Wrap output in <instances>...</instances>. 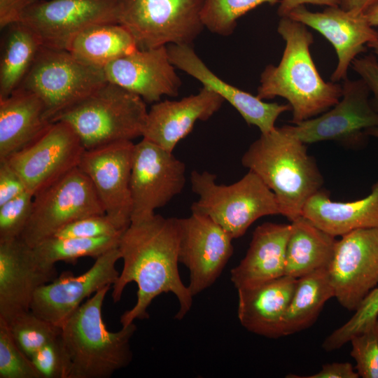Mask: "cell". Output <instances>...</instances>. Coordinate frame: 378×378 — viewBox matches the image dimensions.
<instances>
[{"label":"cell","instance_id":"cell-1","mask_svg":"<svg viewBox=\"0 0 378 378\" xmlns=\"http://www.w3.org/2000/svg\"><path fill=\"white\" fill-rule=\"evenodd\" d=\"M180 223L178 218L159 214L131 222L120 238L118 249L123 267L113 284L112 299L118 302L131 282L137 286L134 305L120 316L122 326L149 318L148 308L162 293H173L179 304L175 318L189 312L193 296L178 272Z\"/></svg>","mask_w":378,"mask_h":378},{"label":"cell","instance_id":"cell-2","mask_svg":"<svg viewBox=\"0 0 378 378\" xmlns=\"http://www.w3.org/2000/svg\"><path fill=\"white\" fill-rule=\"evenodd\" d=\"M277 32L285 41L283 55L278 65L268 64L261 73L256 96L286 99L295 124L335 106L342 97V85L322 78L310 52L314 36L306 25L281 17Z\"/></svg>","mask_w":378,"mask_h":378},{"label":"cell","instance_id":"cell-3","mask_svg":"<svg viewBox=\"0 0 378 378\" xmlns=\"http://www.w3.org/2000/svg\"><path fill=\"white\" fill-rule=\"evenodd\" d=\"M307 144L288 125L261 134L244 153L242 165L255 173L274 192L281 214L290 222L307 201L321 190L323 177Z\"/></svg>","mask_w":378,"mask_h":378},{"label":"cell","instance_id":"cell-4","mask_svg":"<svg viewBox=\"0 0 378 378\" xmlns=\"http://www.w3.org/2000/svg\"><path fill=\"white\" fill-rule=\"evenodd\" d=\"M112 286L88 298L61 327V337L71 361L70 378H108L132 360L130 340L134 323L108 330L102 309Z\"/></svg>","mask_w":378,"mask_h":378},{"label":"cell","instance_id":"cell-5","mask_svg":"<svg viewBox=\"0 0 378 378\" xmlns=\"http://www.w3.org/2000/svg\"><path fill=\"white\" fill-rule=\"evenodd\" d=\"M147 114L141 97L107 82L59 113L52 122H67L89 150L142 136Z\"/></svg>","mask_w":378,"mask_h":378},{"label":"cell","instance_id":"cell-6","mask_svg":"<svg viewBox=\"0 0 378 378\" xmlns=\"http://www.w3.org/2000/svg\"><path fill=\"white\" fill-rule=\"evenodd\" d=\"M192 190L198 199L191 205L194 213L212 219L236 239L261 217L281 214L274 192L253 172L248 170L238 181L223 185L207 171H192Z\"/></svg>","mask_w":378,"mask_h":378},{"label":"cell","instance_id":"cell-7","mask_svg":"<svg viewBox=\"0 0 378 378\" xmlns=\"http://www.w3.org/2000/svg\"><path fill=\"white\" fill-rule=\"evenodd\" d=\"M107 82L103 69L83 62L68 50L42 46L19 88L41 99L52 122Z\"/></svg>","mask_w":378,"mask_h":378},{"label":"cell","instance_id":"cell-8","mask_svg":"<svg viewBox=\"0 0 378 378\" xmlns=\"http://www.w3.org/2000/svg\"><path fill=\"white\" fill-rule=\"evenodd\" d=\"M204 1L120 0L118 24L130 31L138 49L191 45L204 28Z\"/></svg>","mask_w":378,"mask_h":378},{"label":"cell","instance_id":"cell-9","mask_svg":"<svg viewBox=\"0 0 378 378\" xmlns=\"http://www.w3.org/2000/svg\"><path fill=\"white\" fill-rule=\"evenodd\" d=\"M102 214L91 181L77 167L34 195L31 217L20 238L34 247L75 220Z\"/></svg>","mask_w":378,"mask_h":378},{"label":"cell","instance_id":"cell-10","mask_svg":"<svg viewBox=\"0 0 378 378\" xmlns=\"http://www.w3.org/2000/svg\"><path fill=\"white\" fill-rule=\"evenodd\" d=\"M186 165L172 152L142 139L132 155L131 222L148 218L183 190Z\"/></svg>","mask_w":378,"mask_h":378},{"label":"cell","instance_id":"cell-11","mask_svg":"<svg viewBox=\"0 0 378 378\" xmlns=\"http://www.w3.org/2000/svg\"><path fill=\"white\" fill-rule=\"evenodd\" d=\"M120 0H39L19 22L32 29L43 46L67 50L85 29L118 23Z\"/></svg>","mask_w":378,"mask_h":378},{"label":"cell","instance_id":"cell-12","mask_svg":"<svg viewBox=\"0 0 378 378\" xmlns=\"http://www.w3.org/2000/svg\"><path fill=\"white\" fill-rule=\"evenodd\" d=\"M340 101L324 113L288 125L305 144L333 141L347 146L363 143L367 130L378 127V113L370 101V92L361 79L343 81Z\"/></svg>","mask_w":378,"mask_h":378},{"label":"cell","instance_id":"cell-13","mask_svg":"<svg viewBox=\"0 0 378 378\" xmlns=\"http://www.w3.org/2000/svg\"><path fill=\"white\" fill-rule=\"evenodd\" d=\"M328 271L335 298L345 309L355 311L378 285V227L342 236Z\"/></svg>","mask_w":378,"mask_h":378},{"label":"cell","instance_id":"cell-14","mask_svg":"<svg viewBox=\"0 0 378 378\" xmlns=\"http://www.w3.org/2000/svg\"><path fill=\"white\" fill-rule=\"evenodd\" d=\"M85 150L67 122L56 121L35 141L7 160L34 196L78 167Z\"/></svg>","mask_w":378,"mask_h":378},{"label":"cell","instance_id":"cell-15","mask_svg":"<svg viewBox=\"0 0 378 378\" xmlns=\"http://www.w3.org/2000/svg\"><path fill=\"white\" fill-rule=\"evenodd\" d=\"M134 146L132 141H122L85 150L78 165L91 181L105 214L122 231L131 223Z\"/></svg>","mask_w":378,"mask_h":378},{"label":"cell","instance_id":"cell-16","mask_svg":"<svg viewBox=\"0 0 378 378\" xmlns=\"http://www.w3.org/2000/svg\"><path fill=\"white\" fill-rule=\"evenodd\" d=\"M120 259L118 247L96 258L93 265L80 275L62 272L36 290L30 310L61 328L85 299L106 286H113L120 274L115 267Z\"/></svg>","mask_w":378,"mask_h":378},{"label":"cell","instance_id":"cell-17","mask_svg":"<svg viewBox=\"0 0 378 378\" xmlns=\"http://www.w3.org/2000/svg\"><path fill=\"white\" fill-rule=\"evenodd\" d=\"M179 262L189 270L192 295L211 286L233 253V238L205 215L179 218Z\"/></svg>","mask_w":378,"mask_h":378},{"label":"cell","instance_id":"cell-18","mask_svg":"<svg viewBox=\"0 0 378 378\" xmlns=\"http://www.w3.org/2000/svg\"><path fill=\"white\" fill-rule=\"evenodd\" d=\"M287 17L315 29L332 44L337 56V64L330 77L334 83L348 78L352 62L378 37V31L364 13H354L340 6H328L319 12L300 6Z\"/></svg>","mask_w":378,"mask_h":378},{"label":"cell","instance_id":"cell-19","mask_svg":"<svg viewBox=\"0 0 378 378\" xmlns=\"http://www.w3.org/2000/svg\"><path fill=\"white\" fill-rule=\"evenodd\" d=\"M56 277L55 267L41 266L20 238L0 241V320L30 310L36 290Z\"/></svg>","mask_w":378,"mask_h":378},{"label":"cell","instance_id":"cell-20","mask_svg":"<svg viewBox=\"0 0 378 378\" xmlns=\"http://www.w3.org/2000/svg\"><path fill=\"white\" fill-rule=\"evenodd\" d=\"M108 82L158 102L162 96L178 94L181 80L172 64L167 46L136 50L104 67Z\"/></svg>","mask_w":378,"mask_h":378},{"label":"cell","instance_id":"cell-21","mask_svg":"<svg viewBox=\"0 0 378 378\" xmlns=\"http://www.w3.org/2000/svg\"><path fill=\"white\" fill-rule=\"evenodd\" d=\"M172 64L207 87L231 104L248 125L261 134L275 128V122L283 113L291 110L288 104L268 103L249 92L232 85L216 75L197 55L191 45L167 46Z\"/></svg>","mask_w":378,"mask_h":378},{"label":"cell","instance_id":"cell-22","mask_svg":"<svg viewBox=\"0 0 378 378\" xmlns=\"http://www.w3.org/2000/svg\"><path fill=\"white\" fill-rule=\"evenodd\" d=\"M224 102L216 92L204 86L197 94L180 100L159 101L148 111L142 137L173 152L176 144L190 133L197 121L207 120Z\"/></svg>","mask_w":378,"mask_h":378},{"label":"cell","instance_id":"cell-23","mask_svg":"<svg viewBox=\"0 0 378 378\" xmlns=\"http://www.w3.org/2000/svg\"><path fill=\"white\" fill-rule=\"evenodd\" d=\"M290 223L266 222L254 230L249 248L230 272L237 290L257 287L284 275Z\"/></svg>","mask_w":378,"mask_h":378},{"label":"cell","instance_id":"cell-24","mask_svg":"<svg viewBox=\"0 0 378 378\" xmlns=\"http://www.w3.org/2000/svg\"><path fill=\"white\" fill-rule=\"evenodd\" d=\"M297 279L284 275L260 286L237 290V316L248 331L270 338L281 337L284 314Z\"/></svg>","mask_w":378,"mask_h":378},{"label":"cell","instance_id":"cell-25","mask_svg":"<svg viewBox=\"0 0 378 378\" xmlns=\"http://www.w3.org/2000/svg\"><path fill=\"white\" fill-rule=\"evenodd\" d=\"M52 123L41 99L29 90L18 88L0 99V160L32 144Z\"/></svg>","mask_w":378,"mask_h":378},{"label":"cell","instance_id":"cell-26","mask_svg":"<svg viewBox=\"0 0 378 378\" xmlns=\"http://www.w3.org/2000/svg\"><path fill=\"white\" fill-rule=\"evenodd\" d=\"M301 216L334 237L378 227V181L368 196L352 202L332 201L321 189L307 201Z\"/></svg>","mask_w":378,"mask_h":378},{"label":"cell","instance_id":"cell-27","mask_svg":"<svg viewBox=\"0 0 378 378\" xmlns=\"http://www.w3.org/2000/svg\"><path fill=\"white\" fill-rule=\"evenodd\" d=\"M337 241L335 237L302 216L291 221L284 275L298 279L319 269L328 268Z\"/></svg>","mask_w":378,"mask_h":378},{"label":"cell","instance_id":"cell-28","mask_svg":"<svg viewBox=\"0 0 378 378\" xmlns=\"http://www.w3.org/2000/svg\"><path fill=\"white\" fill-rule=\"evenodd\" d=\"M138 49L130 31L118 23L92 26L80 34L68 48L83 62L104 69L113 61Z\"/></svg>","mask_w":378,"mask_h":378},{"label":"cell","instance_id":"cell-29","mask_svg":"<svg viewBox=\"0 0 378 378\" xmlns=\"http://www.w3.org/2000/svg\"><path fill=\"white\" fill-rule=\"evenodd\" d=\"M335 297L328 268H322L297 279L294 293L284 314L281 337L312 326L326 302Z\"/></svg>","mask_w":378,"mask_h":378},{"label":"cell","instance_id":"cell-30","mask_svg":"<svg viewBox=\"0 0 378 378\" xmlns=\"http://www.w3.org/2000/svg\"><path fill=\"white\" fill-rule=\"evenodd\" d=\"M6 29L0 59V99L19 88L43 46L34 31L22 22Z\"/></svg>","mask_w":378,"mask_h":378},{"label":"cell","instance_id":"cell-31","mask_svg":"<svg viewBox=\"0 0 378 378\" xmlns=\"http://www.w3.org/2000/svg\"><path fill=\"white\" fill-rule=\"evenodd\" d=\"M122 234L94 238L50 237L32 249L36 261L41 266L55 268L59 261L74 263L80 258H97L109 250L118 248Z\"/></svg>","mask_w":378,"mask_h":378},{"label":"cell","instance_id":"cell-32","mask_svg":"<svg viewBox=\"0 0 378 378\" xmlns=\"http://www.w3.org/2000/svg\"><path fill=\"white\" fill-rule=\"evenodd\" d=\"M5 323L18 346L29 358L36 351L61 335V328L31 310L21 312Z\"/></svg>","mask_w":378,"mask_h":378},{"label":"cell","instance_id":"cell-33","mask_svg":"<svg viewBox=\"0 0 378 378\" xmlns=\"http://www.w3.org/2000/svg\"><path fill=\"white\" fill-rule=\"evenodd\" d=\"M280 0H204L201 18L204 27L216 34H232L239 18L263 4L274 5Z\"/></svg>","mask_w":378,"mask_h":378},{"label":"cell","instance_id":"cell-34","mask_svg":"<svg viewBox=\"0 0 378 378\" xmlns=\"http://www.w3.org/2000/svg\"><path fill=\"white\" fill-rule=\"evenodd\" d=\"M378 318V286L374 288L355 310L353 316L343 326L334 330L323 342L328 351L342 347L367 325Z\"/></svg>","mask_w":378,"mask_h":378},{"label":"cell","instance_id":"cell-35","mask_svg":"<svg viewBox=\"0 0 378 378\" xmlns=\"http://www.w3.org/2000/svg\"><path fill=\"white\" fill-rule=\"evenodd\" d=\"M356 370L363 378H378V318L349 340Z\"/></svg>","mask_w":378,"mask_h":378},{"label":"cell","instance_id":"cell-36","mask_svg":"<svg viewBox=\"0 0 378 378\" xmlns=\"http://www.w3.org/2000/svg\"><path fill=\"white\" fill-rule=\"evenodd\" d=\"M0 378H41L31 359L18 346L6 323L1 320Z\"/></svg>","mask_w":378,"mask_h":378},{"label":"cell","instance_id":"cell-37","mask_svg":"<svg viewBox=\"0 0 378 378\" xmlns=\"http://www.w3.org/2000/svg\"><path fill=\"white\" fill-rule=\"evenodd\" d=\"M34 195L27 190L0 205V241L20 238L31 217Z\"/></svg>","mask_w":378,"mask_h":378},{"label":"cell","instance_id":"cell-38","mask_svg":"<svg viewBox=\"0 0 378 378\" xmlns=\"http://www.w3.org/2000/svg\"><path fill=\"white\" fill-rule=\"evenodd\" d=\"M41 378H70L71 361L61 335L30 358Z\"/></svg>","mask_w":378,"mask_h":378},{"label":"cell","instance_id":"cell-39","mask_svg":"<svg viewBox=\"0 0 378 378\" xmlns=\"http://www.w3.org/2000/svg\"><path fill=\"white\" fill-rule=\"evenodd\" d=\"M106 214L92 215L75 220L58 230L52 237L59 238H94L121 234Z\"/></svg>","mask_w":378,"mask_h":378},{"label":"cell","instance_id":"cell-40","mask_svg":"<svg viewBox=\"0 0 378 378\" xmlns=\"http://www.w3.org/2000/svg\"><path fill=\"white\" fill-rule=\"evenodd\" d=\"M351 66L368 88L371 104L378 113V59L374 54L356 57Z\"/></svg>","mask_w":378,"mask_h":378},{"label":"cell","instance_id":"cell-41","mask_svg":"<svg viewBox=\"0 0 378 378\" xmlns=\"http://www.w3.org/2000/svg\"><path fill=\"white\" fill-rule=\"evenodd\" d=\"M26 186L7 160H0V205L27 191Z\"/></svg>","mask_w":378,"mask_h":378},{"label":"cell","instance_id":"cell-42","mask_svg":"<svg viewBox=\"0 0 378 378\" xmlns=\"http://www.w3.org/2000/svg\"><path fill=\"white\" fill-rule=\"evenodd\" d=\"M39 0H0V28L20 21L24 13Z\"/></svg>","mask_w":378,"mask_h":378},{"label":"cell","instance_id":"cell-43","mask_svg":"<svg viewBox=\"0 0 378 378\" xmlns=\"http://www.w3.org/2000/svg\"><path fill=\"white\" fill-rule=\"evenodd\" d=\"M301 378H358L359 375L350 363H332L325 364L321 370L310 376Z\"/></svg>","mask_w":378,"mask_h":378},{"label":"cell","instance_id":"cell-44","mask_svg":"<svg viewBox=\"0 0 378 378\" xmlns=\"http://www.w3.org/2000/svg\"><path fill=\"white\" fill-rule=\"evenodd\" d=\"M306 4L335 6L340 5V0H280L277 14L280 18L287 17L295 8Z\"/></svg>","mask_w":378,"mask_h":378},{"label":"cell","instance_id":"cell-45","mask_svg":"<svg viewBox=\"0 0 378 378\" xmlns=\"http://www.w3.org/2000/svg\"><path fill=\"white\" fill-rule=\"evenodd\" d=\"M378 0H340V6L354 13H365Z\"/></svg>","mask_w":378,"mask_h":378},{"label":"cell","instance_id":"cell-46","mask_svg":"<svg viewBox=\"0 0 378 378\" xmlns=\"http://www.w3.org/2000/svg\"><path fill=\"white\" fill-rule=\"evenodd\" d=\"M364 14L369 23L372 27L378 26V1L370 7Z\"/></svg>","mask_w":378,"mask_h":378},{"label":"cell","instance_id":"cell-47","mask_svg":"<svg viewBox=\"0 0 378 378\" xmlns=\"http://www.w3.org/2000/svg\"><path fill=\"white\" fill-rule=\"evenodd\" d=\"M368 48L372 50L373 54L378 59V37L368 44Z\"/></svg>","mask_w":378,"mask_h":378},{"label":"cell","instance_id":"cell-48","mask_svg":"<svg viewBox=\"0 0 378 378\" xmlns=\"http://www.w3.org/2000/svg\"><path fill=\"white\" fill-rule=\"evenodd\" d=\"M368 136H374L378 139V127H371L365 132Z\"/></svg>","mask_w":378,"mask_h":378}]
</instances>
